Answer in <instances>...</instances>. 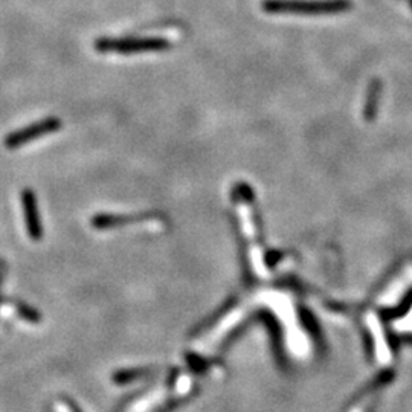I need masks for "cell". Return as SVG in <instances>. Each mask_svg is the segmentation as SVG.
<instances>
[{
	"label": "cell",
	"instance_id": "3957f363",
	"mask_svg": "<svg viewBox=\"0 0 412 412\" xmlns=\"http://www.w3.org/2000/svg\"><path fill=\"white\" fill-rule=\"evenodd\" d=\"M60 128H61V121L58 118H54V116H51V118L40 119L37 122L30 124V126L25 128H20V130H16V132L10 133L5 137V147L10 150L19 148L22 146H26V144L38 139V137H41V136L57 132V130H60Z\"/></svg>",
	"mask_w": 412,
	"mask_h": 412
},
{
	"label": "cell",
	"instance_id": "5b68a950",
	"mask_svg": "<svg viewBox=\"0 0 412 412\" xmlns=\"http://www.w3.org/2000/svg\"><path fill=\"white\" fill-rule=\"evenodd\" d=\"M157 214L154 212H147V214H137V216H116V214H96L92 217L91 223L92 228L98 231H106V229H115L121 228L126 225H133L137 222H146V220H153Z\"/></svg>",
	"mask_w": 412,
	"mask_h": 412
},
{
	"label": "cell",
	"instance_id": "277c9868",
	"mask_svg": "<svg viewBox=\"0 0 412 412\" xmlns=\"http://www.w3.org/2000/svg\"><path fill=\"white\" fill-rule=\"evenodd\" d=\"M20 198H22L27 236H30L32 242H40V240L43 238V228H41V220H40L36 192L30 188H26L22 191Z\"/></svg>",
	"mask_w": 412,
	"mask_h": 412
},
{
	"label": "cell",
	"instance_id": "6da1fadb",
	"mask_svg": "<svg viewBox=\"0 0 412 412\" xmlns=\"http://www.w3.org/2000/svg\"><path fill=\"white\" fill-rule=\"evenodd\" d=\"M350 8H352L350 0H264L263 2V10L272 14H333Z\"/></svg>",
	"mask_w": 412,
	"mask_h": 412
},
{
	"label": "cell",
	"instance_id": "8992f818",
	"mask_svg": "<svg viewBox=\"0 0 412 412\" xmlns=\"http://www.w3.org/2000/svg\"><path fill=\"white\" fill-rule=\"evenodd\" d=\"M5 272H6V263L3 258H0V292H2V284H3V278H5Z\"/></svg>",
	"mask_w": 412,
	"mask_h": 412
},
{
	"label": "cell",
	"instance_id": "7a4b0ae2",
	"mask_svg": "<svg viewBox=\"0 0 412 412\" xmlns=\"http://www.w3.org/2000/svg\"><path fill=\"white\" fill-rule=\"evenodd\" d=\"M101 54H142L167 51L171 47L168 40L162 37H127V38H100L95 43Z\"/></svg>",
	"mask_w": 412,
	"mask_h": 412
}]
</instances>
